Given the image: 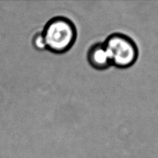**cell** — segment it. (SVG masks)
<instances>
[{
    "instance_id": "cell-4",
    "label": "cell",
    "mask_w": 158,
    "mask_h": 158,
    "mask_svg": "<svg viewBox=\"0 0 158 158\" xmlns=\"http://www.w3.org/2000/svg\"><path fill=\"white\" fill-rule=\"evenodd\" d=\"M32 44L33 47L38 51L46 49V44H45L44 38L41 31L37 32L33 34L32 38Z\"/></svg>"
},
{
    "instance_id": "cell-3",
    "label": "cell",
    "mask_w": 158,
    "mask_h": 158,
    "mask_svg": "<svg viewBox=\"0 0 158 158\" xmlns=\"http://www.w3.org/2000/svg\"><path fill=\"white\" fill-rule=\"evenodd\" d=\"M87 61L92 68L98 71H104L112 66L108 51L104 42L92 44L87 52Z\"/></svg>"
},
{
    "instance_id": "cell-2",
    "label": "cell",
    "mask_w": 158,
    "mask_h": 158,
    "mask_svg": "<svg viewBox=\"0 0 158 158\" xmlns=\"http://www.w3.org/2000/svg\"><path fill=\"white\" fill-rule=\"evenodd\" d=\"M103 42L108 51L112 66L124 69L137 63L139 54V48L129 35L122 33H113Z\"/></svg>"
},
{
    "instance_id": "cell-1",
    "label": "cell",
    "mask_w": 158,
    "mask_h": 158,
    "mask_svg": "<svg viewBox=\"0 0 158 158\" xmlns=\"http://www.w3.org/2000/svg\"><path fill=\"white\" fill-rule=\"evenodd\" d=\"M41 33L46 49L55 54L68 52L77 38V30L74 22L64 16H56L50 19Z\"/></svg>"
}]
</instances>
